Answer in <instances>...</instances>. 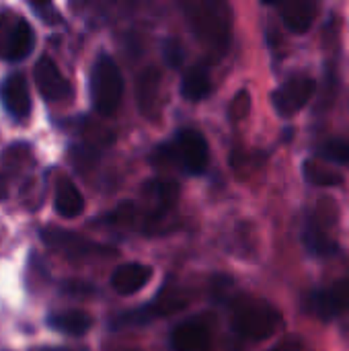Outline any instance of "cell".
<instances>
[{"instance_id": "cell-19", "label": "cell", "mask_w": 349, "mask_h": 351, "mask_svg": "<svg viewBox=\"0 0 349 351\" xmlns=\"http://www.w3.org/2000/svg\"><path fill=\"white\" fill-rule=\"evenodd\" d=\"M302 175L309 183L319 185V187H339L344 183V175L333 171L331 167L319 162V160H304L302 165Z\"/></svg>"}, {"instance_id": "cell-10", "label": "cell", "mask_w": 349, "mask_h": 351, "mask_svg": "<svg viewBox=\"0 0 349 351\" xmlns=\"http://www.w3.org/2000/svg\"><path fill=\"white\" fill-rule=\"evenodd\" d=\"M171 346L175 351H212V333L210 329L197 321L189 319L179 323L171 333Z\"/></svg>"}, {"instance_id": "cell-25", "label": "cell", "mask_w": 349, "mask_h": 351, "mask_svg": "<svg viewBox=\"0 0 349 351\" xmlns=\"http://www.w3.org/2000/svg\"><path fill=\"white\" fill-rule=\"evenodd\" d=\"M269 351H304V348L296 337H288V339H284L282 343H278L274 350Z\"/></svg>"}, {"instance_id": "cell-6", "label": "cell", "mask_w": 349, "mask_h": 351, "mask_svg": "<svg viewBox=\"0 0 349 351\" xmlns=\"http://www.w3.org/2000/svg\"><path fill=\"white\" fill-rule=\"evenodd\" d=\"M41 239L47 243V247H51L53 251L62 253L64 257L72 259V261H80V259H88V257H109L115 255V249H109L105 245L93 243L76 232L64 230V228H45L41 230Z\"/></svg>"}, {"instance_id": "cell-21", "label": "cell", "mask_w": 349, "mask_h": 351, "mask_svg": "<svg viewBox=\"0 0 349 351\" xmlns=\"http://www.w3.org/2000/svg\"><path fill=\"white\" fill-rule=\"evenodd\" d=\"M249 109H251V95L249 90H239L230 103V119L234 121H241L249 115Z\"/></svg>"}, {"instance_id": "cell-1", "label": "cell", "mask_w": 349, "mask_h": 351, "mask_svg": "<svg viewBox=\"0 0 349 351\" xmlns=\"http://www.w3.org/2000/svg\"><path fill=\"white\" fill-rule=\"evenodd\" d=\"M183 12L195 39L206 47V51L216 58L228 51L232 39V12L226 2L189 0L183 4Z\"/></svg>"}, {"instance_id": "cell-14", "label": "cell", "mask_w": 349, "mask_h": 351, "mask_svg": "<svg viewBox=\"0 0 349 351\" xmlns=\"http://www.w3.org/2000/svg\"><path fill=\"white\" fill-rule=\"evenodd\" d=\"M319 12V4L309 2V0H298V2H286L280 6V14H282V23L286 25L288 31L302 35L306 33Z\"/></svg>"}, {"instance_id": "cell-22", "label": "cell", "mask_w": 349, "mask_h": 351, "mask_svg": "<svg viewBox=\"0 0 349 351\" xmlns=\"http://www.w3.org/2000/svg\"><path fill=\"white\" fill-rule=\"evenodd\" d=\"M163 58H165L169 68H179L183 64V58H185L181 43L177 39H167L163 45Z\"/></svg>"}, {"instance_id": "cell-17", "label": "cell", "mask_w": 349, "mask_h": 351, "mask_svg": "<svg viewBox=\"0 0 349 351\" xmlns=\"http://www.w3.org/2000/svg\"><path fill=\"white\" fill-rule=\"evenodd\" d=\"M47 325L64 335L80 337L91 331L93 319H91V315H86L82 311H62V313H53L47 319Z\"/></svg>"}, {"instance_id": "cell-15", "label": "cell", "mask_w": 349, "mask_h": 351, "mask_svg": "<svg viewBox=\"0 0 349 351\" xmlns=\"http://www.w3.org/2000/svg\"><path fill=\"white\" fill-rule=\"evenodd\" d=\"M212 90V74H210V66L206 62H195L193 66H189L183 74L181 80V95L191 101H204Z\"/></svg>"}, {"instance_id": "cell-7", "label": "cell", "mask_w": 349, "mask_h": 351, "mask_svg": "<svg viewBox=\"0 0 349 351\" xmlns=\"http://www.w3.org/2000/svg\"><path fill=\"white\" fill-rule=\"evenodd\" d=\"M306 308L323 319V321H329L333 317H339L344 313L349 311V276L335 282L333 286L329 288H323V290H315L309 294V300H306Z\"/></svg>"}, {"instance_id": "cell-4", "label": "cell", "mask_w": 349, "mask_h": 351, "mask_svg": "<svg viewBox=\"0 0 349 351\" xmlns=\"http://www.w3.org/2000/svg\"><path fill=\"white\" fill-rule=\"evenodd\" d=\"M35 47V33L27 19L16 12H0V56L6 62L25 60Z\"/></svg>"}, {"instance_id": "cell-23", "label": "cell", "mask_w": 349, "mask_h": 351, "mask_svg": "<svg viewBox=\"0 0 349 351\" xmlns=\"http://www.w3.org/2000/svg\"><path fill=\"white\" fill-rule=\"evenodd\" d=\"M31 8L37 12V16L49 25H58L62 19H60V12L56 10V6L51 2H31Z\"/></svg>"}, {"instance_id": "cell-9", "label": "cell", "mask_w": 349, "mask_h": 351, "mask_svg": "<svg viewBox=\"0 0 349 351\" xmlns=\"http://www.w3.org/2000/svg\"><path fill=\"white\" fill-rule=\"evenodd\" d=\"M33 78L37 84V90L47 101H66L72 97V86L66 80V76L60 72L56 62L47 56H41L33 68Z\"/></svg>"}, {"instance_id": "cell-18", "label": "cell", "mask_w": 349, "mask_h": 351, "mask_svg": "<svg viewBox=\"0 0 349 351\" xmlns=\"http://www.w3.org/2000/svg\"><path fill=\"white\" fill-rule=\"evenodd\" d=\"M304 245L317 257H331L337 253V243L331 239L325 226H321L315 218L304 226Z\"/></svg>"}, {"instance_id": "cell-2", "label": "cell", "mask_w": 349, "mask_h": 351, "mask_svg": "<svg viewBox=\"0 0 349 351\" xmlns=\"http://www.w3.org/2000/svg\"><path fill=\"white\" fill-rule=\"evenodd\" d=\"M230 325L243 339L265 341L282 329L284 319L267 300L257 296H239L230 304Z\"/></svg>"}, {"instance_id": "cell-8", "label": "cell", "mask_w": 349, "mask_h": 351, "mask_svg": "<svg viewBox=\"0 0 349 351\" xmlns=\"http://www.w3.org/2000/svg\"><path fill=\"white\" fill-rule=\"evenodd\" d=\"M315 90L317 82L309 74H296L274 93V107L280 115H292L313 99Z\"/></svg>"}, {"instance_id": "cell-11", "label": "cell", "mask_w": 349, "mask_h": 351, "mask_svg": "<svg viewBox=\"0 0 349 351\" xmlns=\"http://www.w3.org/2000/svg\"><path fill=\"white\" fill-rule=\"evenodd\" d=\"M0 99L4 109L14 117V119H25L31 113V95L27 80L21 72L8 74L0 86Z\"/></svg>"}, {"instance_id": "cell-13", "label": "cell", "mask_w": 349, "mask_h": 351, "mask_svg": "<svg viewBox=\"0 0 349 351\" xmlns=\"http://www.w3.org/2000/svg\"><path fill=\"white\" fill-rule=\"evenodd\" d=\"M150 278L152 267L144 263H123L115 267V271L111 274V288L121 296H130L140 292L150 282Z\"/></svg>"}, {"instance_id": "cell-26", "label": "cell", "mask_w": 349, "mask_h": 351, "mask_svg": "<svg viewBox=\"0 0 349 351\" xmlns=\"http://www.w3.org/2000/svg\"><path fill=\"white\" fill-rule=\"evenodd\" d=\"M39 351H88L84 350V348H43V350Z\"/></svg>"}, {"instance_id": "cell-20", "label": "cell", "mask_w": 349, "mask_h": 351, "mask_svg": "<svg viewBox=\"0 0 349 351\" xmlns=\"http://www.w3.org/2000/svg\"><path fill=\"white\" fill-rule=\"evenodd\" d=\"M323 156L333 160V162H339V165H346L349 167V140H341V138H333L329 142L323 144L321 148Z\"/></svg>"}, {"instance_id": "cell-16", "label": "cell", "mask_w": 349, "mask_h": 351, "mask_svg": "<svg viewBox=\"0 0 349 351\" xmlns=\"http://www.w3.org/2000/svg\"><path fill=\"white\" fill-rule=\"evenodd\" d=\"M53 208L60 216L64 218H76L84 210V197L78 191V187L70 179H62L56 185V197H53Z\"/></svg>"}, {"instance_id": "cell-3", "label": "cell", "mask_w": 349, "mask_h": 351, "mask_svg": "<svg viewBox=\"0 0 349 351\" xmlns=\"http://www.w3.org/2000/svg\"><path fill=\"white\" fill-rule=\"evenodd\" d=\"M91 97L93 105L101 115H111L123 97V76L115 60L101 53L91 72Z\"/></svg>"}, {"instance_id": "cell-12", "label": "cell", "mask_w": 349, "mask_h": 351, "mask_svg": "<svg viewBox=\"0 0 349 351\" xmlns=\"http://www.w3.org/2000/svg\"><path fill=\"white\" fill-rule=\"evenodd\" d=\"M160 70L158 68H146L136 84V97H138V107L144 117L154 119L158 115L160 107Z\"/></svg>"}, {"instance_id": "cell-24", "label": "cell", "mask_w": 349, "mask_h": 351, "mask_svg": "<svg viewBox=\"0 0 349 351\" xmlns=\"http://www.w3.org/2000/svg\"><path fill=\"white\" fill-rule=\"evenodd\" d=\"M62 290H64L66 294L76 296V294H91V292H93V286H88V284H80V282H68V284H64V286H62Z\"/></svg>"}, {"instance_id": "cell-5", "label": "cell", "mask_w": 349, "mask_h": 351, "mask_svg": "<svg viewBox=\"0 0 349 351\" xmlns=\"http://www.w3.org/2000/svg\"><path fill=\"white\" fill-rule=\"evenodd\" d=\"M163 154L169 158L179 160V165L193 175H200L206 171L208 160H210V150H208V142L206 138L191 128L179 130L175 142L167 148H163Z\"/></svg>"}]
</instances>
